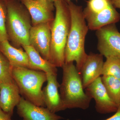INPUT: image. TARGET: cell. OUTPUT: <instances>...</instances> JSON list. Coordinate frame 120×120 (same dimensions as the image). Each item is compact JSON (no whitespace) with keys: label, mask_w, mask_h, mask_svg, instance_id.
Instances as JSON below:
<instances>
[{"label":"cell","mask_w":120,"mask_h":120,"mask_svg":"<svg viewBox=\"0 0 120 120\" xmlns=\"http://www.w3.org/2000/svg\"><path fill=\"white\" fill-rule=\"evenodd\" d=\"M68 4L71 23L65 50V63L75 61L76 67L80 73L87 56L84 46L86 35L89 29L82 7L72 1Z\"/></svg>","instance_id":"obj_1"},{"label":"cell","mask_w":120,"mask_h":120,"mask_svg":"<svg viewBox=\"0 0 120 120\" xmlns=\"http://www.w3.org/2000/svg\"><path fill=\"white\" fill-rule=\"evenodd\" d=\"M54 4L56 14L51 23L49 62L57 68H62L71 27V13L68 3L62 0H57Z\"/></svg>","instance_id":"obj_2"},{"label":"cell","mask_w":120,"mask_h":120,"mask_svg":"<svg viewBox=\"0 0 120 120\" xmlns=\"http://www.w3.org/2000/svg\"><path fill=\"white\" fill-rule=\"evenodd\" d=\"M6 4V30L9 42L17 48L30 45L29 38L32 24L27 9L19 0H11Z\"/></svg>","instance_id":"obj_3"},{"label":"cell","mask_w":120,"mask_h":120,"mask_svg":"<svg viewBox=\"0 0 120 120\" xmlns=\"http://www.w3.org/2000/svg\"><path fill=\"white\" fill-rule=\"evenodd\" d=\"M60 96L66 109H87L92 98L84 91L82 78L73 62L65 63Z\"/></svg>","instance_id":"obj_4"},{"label":"cell","mask_w":120,"mask_h":120,"mask_svg":"<svg viewBox=\"0 0 120 120\" xmlns=\"http://www.w3.org/2000/svg\"><path fill=\"white\" fill-rule=\"evenodd\" d=\"M12 76L22 97L36 105L45 107L42 87L47 81L46 73L27 68L13 67Z\"/></svg>","instance_id":"obj_5"},{"label":"cell","mask_w":120,"mask_h":120,"mask_svg":"<svg viewBox=\"0 0 120 120\" xmlns=\"http://www.w3.org/2000/svg\"><path fill=\"white\" fill-rule=\"evenodd\" d=\"M83 12L89 30H92L120 20V14L109 0H89Z\"/></svg>","instance_id":"obj_6"},{"label":"cell","mask_w":120,"mask_h":120,"mask_svg":"<svg viewBox=\"0 0 120 120\" xmlns=\"http://www.w3.org/2000/svg\"><path fill=\"white\" fill-rule=\"evenodd\" d=\"M98 49L106 58L114 57L120 60V33L115 23L104 26L96 30Z\"/></svg>","instance_id":"obj_7"},{"label":"cell","mask_w":120,"mask_h":120,"mask_svg":"<svg viewBox=\"0 0 120 120\" xmlns=\"http://www.w3.org/2000/svg\"><path fill=\"white\" fill-rule=\"evenodd\" d=\"M86 92L95 101L96 111L102 114L116 112L118 107L110 98L103 85L101 77H99L86 88Z\"/></svg>","instance_id":"obj_8"},{"label":"cell","mask_w":120,"mask_h":120,"mask_svg":"<svg viewBox=\"0 0 120 120\" xmlns=\"http://www.w3.org/2000/svg\"><path fill=\"white\" fill-rule=\"evenodd\" d=\"M52 22L43 23L32 26L29 38L30 45L38 52L42 58L49 61Z\"/></svg>","instance_id":"obj_9"},{"label":"cell","mask_w":120,"mask_h":120,"mask_svg":"<svg viewBox=\"0 0 120 120\" xmlns=\"http://www.w3.org/2000/svg\"><path fill=\"white\" fill-rule=\"evenodd\" d=\"M27 9L31 17L32 26L43 23L52 22L55 16L53 2L42 0H21Z\"/></svg>","instance_id":"obj_10"},{"label":"cell","mask_w":120,"mask_h":120,"mask_svg":"<svg viewBox=\"0 0 120 120\" xmlns=\"http://www.w3.org/2000/svg\"><path fill=\"white\" fill-rule=\"evenodd\" d=\"M17 113L22 120H60L62 117L50 112L46 107L38 106L23 97L17 106Z\"/></svg>","instance_id":"obj_11"},{"label":"cell","mask_w":120,"mask_h":120,"mask_svg":"<svg viewBox=\"0 0 120 120\" xmlns=\"http://www.w3.org/2000/svg\"><path fill=\"white\" fill-rule=\"evenodd\" d=\"M46 74L47 83L42 90L45 107L54 113L66 109L58 91L60 85L57 81V74Z\"/></svg>","instance_id":"obj_12"},{"label":"cell","mask_w":120,"mask_h":120,"mask_svg":"<svg viewBox=\"0 0 120 120\" xmlns=\"http://www.w3.org/2000/svg\"><path fill=\"white\" fill-rule=\"evenodd\" d=\"M104 62L103 56L101 54H87L80 72L84 89L101 77Z\"/></svg>","instance_id":"obj_13"},{"label":"cell","mask_w":120,"mask_h":120,"mask_svg":"<svg viewBox=\"0 0 120 120\" xmlns=\"http://www.w3.org/2000/svg\"><path fill=\"white\" fill-rule=\"evenodd\" d=\"M14 81L0 84V108L12 116L14 108L19 103L22 97Z\"/></svg>","instance_id":"obj_14"},{"label":"cell","mask_w":120,"mask_h":120,"mask_svg":"<svg viewBox=\"0 0 120 120\" xmlns=\"http://www.w3.org/2000/svg\"><path fill=\"white\" fill-rule=\"evenodd\" d=\"M0 52L7 58L13 67L31 69L27 53L22 47L16 48L8 40L0 43Z\"/></svg>","instance_id":"obj_15"},{"label":"cell","mask_w":120,"mask_h":120,"mask_svg":"<svg viewBox=\"0 0 120 120\" xmlns=\"http://www.w3.org/2000/svg\"><path fill=\"white\" fill-rule=\"evenodd\" d=\"M27 53L31 69L46 73L57 74V67L42 58L38 52L30 45L22 47Z\"/></svg>","instance_id":"obj_16"},{"label":"cell","mask_w":120,"mask_h":120,"mask_svg":"<svg viewBox=\"0 0 120 120\" xmlns=\"http://www.w3.org/2000/svg\"><path fill=\"white\" fill-rule=\"evenodd\" d=\"M101 78L110 98L118 107L120 103V80L107 75H103Z\"/></svg>","instance_id":"obj_17"},{"label":"cell","mask_w":120,"mask_h":120,"mask_svg":"<svg viewBox=\"0 0 120 120\" xmlns=\"http://www.w3.org/2000/svg\"><path fill=\"white\" fill-rule=\"evenodd\" d=\"M102 75L112 76L120 80V60L114 57L106 58L103 64Z\"/></svg>","instance_id":"obj_18"},{"label":"cell","mask_w":120,"mask_h":120,"mask_svg":"<svg viewBox=\"0 0 120 120\" xmlns=\"http://www.w3.org/2000/svg\"><path fill=\"white\" fill-rule=\"evenodd\" d=\"M13 68L7 58L0 52V84L13 81Z\"/></svg>","instance_id":"obj_19"},{"label":"cell","mask_w":120,"mask_h":120,"mask_svg":"<svg viewBox=\"0 0 120 120\" xmlns=\"http://www.w3.org/2000/svg\"><path fill=\"white\" fill-rule=\"evenodd\" d=\"M7 15L6 2L0 1V43L6 40L8 41L6 30Z\"/></svg>","instance_id":"obj_20"},{"label":"cell","mask_w":120,"mask_h":120,"mask_svg":"<svg viewBox=\"0 0 120 120\" xmlns=\"http://www.w3.org/2000/svg\"><path fill=\"white\" fill-rule=\"evenodd\" d=\"M11 116L3 111L0 108V120H12Z\"/></svg>","instance_id":"obj_21"},{"label":"cell","mask_w":120,"mask_h":120,"mask_svg":"<svg viewBox=\"0 0 120 120\" xmlns=\"http://www.w3.org/2000/svg\"><path fill=\"white\" fill-rule=\"evenodd\" d=\"M67 120H71L67 119ZM104 120H120V109L118 110L116 113L109 118Z\"/></svg>","instance_id":"obj_22"},{"label":"cell","mask_w":120,"mask_h":120,"mask_svg":"<svg viewBox=\"0 0 120 120\" xmlns=\"http://www.w3.org/2000/svg\"><path fill=\"white\" fill-rule=\"evenodd\" d=\"M115 8L120 9V0H109Z\"/></svg>","instance_id":"obj_23"},{"label":"cell","mask_w":120,"mask_h":120,"mask_svg":"<svg viewBox=\"0 0 120 120\" xmlns=\"http://www.w3.org/2000/svg\"><path fill=\"white\" fill-rule=\"evenodd\" d=\"M42 0L46 1H49V2L54 3V2H55L57 0Z\"/></svg>","instance_id":"obj_24"},{"label":"cell","mask_w":120,"mask_h":120,"mask_svg":"<svg viewBox=\"0 0 120 120\" xmlns=\"http://www.w3.org/2000/svg\"><path fill=\"white\" fill-rule=\"evenodd\" d=\"M62 0L64 1V2H66V3H68L70 1H71V0Z\"/></svg>","instance_id":"obj_25"},{"label":"cell","mask_w":120,"mask_h":120,"mask_svg":"<svg viewBox=\"0 0 120 120\" xmlns=\"http://www.w3.org/2000/svg\"><path fill=\"white\" fill-rule=\"evenodd\" d=\"M9 0H0V1H4V2H7Z\"/></svg>","instance_id":"obj_26"},{"label":"cell","mask_w":120,"mask_h":120,"mask_svg":"<svg viewBox=\"0 0 120 120\" xmlns=\"http://www.w3.org/2000/svg\"><path fill=\"white\" fill-rule=\"evenodd\" d=\"M119 109H120V105H119V106H118V110H119Z\"/></svg>","instance_id":"obj_27"},{"label":"cell","mask_w":120,"mask_h":120,"mask_svg":"<svg viewBox=\"0 0 120 120\" xmlns=\"http://www.w3.org/2000/svg\"></svg>","instance_id":"obj_28"}]
</instances>
